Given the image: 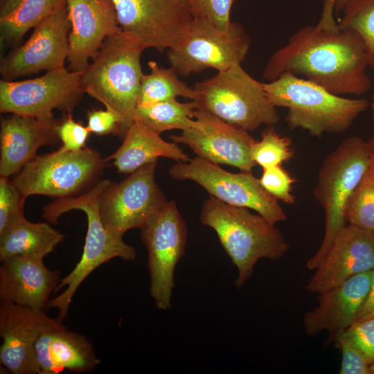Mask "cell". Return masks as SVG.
Listing matches in <instances>:
<instances>
[{
    "label": "cell",
    "mask_w": 374,
    "mask_h": 374,
    "mask_svg": "<svg viewBox=\"0 0 374 374\" xmlns=\"http://www.w3.org/2000/svg\"><path fill=\"white\" fill-rule=\"evenodd\" d=\"M335 0H324L319 21L296 31L274 52L262 76L272 81L284 73L303 75L337 95H362L371 87L364 44L335 19Z\"/></svg>",
    "instance_id": "6da1fadb"
},
{
    "label": "cell",
    "mask_w": 374,
    "mask_h": 374,
    "mask_svg": "<svg viewBox=\"0 0 374 374\" xmlns=\"http://www.w3.org/2000/svg\"><path fill=\"white\" fill-rule=\"evenodd\" d=\"M199 220L216 233L224 251L238 270L239 289L252 276L260 258L276 260L288 251L281 231L249 208L228 204L210 196L202 204Z\"/></svg>",
    "instance_id": "7a4b0ae2"
},
{
    "label": "cell",
    "mask_w": 374,
    "mask_h": 374,
    "mask_svg": "<svg viewBox=\"0 0 374 374\" xmlns=\"http://www.w3.org/2000/svg\"><path fill=\"white\" fill-rule=\"evenodd\" d=\"M270 102L287 108L285 121L292 130L303 129L314 137L341 134L369 107L364 98H348L290 73L264 83Z\"/></svg>",
    "instance_id": "3957f363"
},
{
    "label": "cell",
    "mask_w": 374,
    "mask_h": 374,
    "mask_svg": "<svg viewBox=\"0 0 374 374\" xmlns=\"http://www.w3.org/2000/svg\"><path fill=\"white\" fill-rule=\"evenodd\" d=\"M143 48L122 33L107 37L82 72L84 93L118 114L125 134L134 121L143 72Z\"/></svg>",
    "instance_id": "277c9868"
},
{
    "label": "cell",
    "mask_w": 374,
    "mask_h": 374,
    "mask_svg": "<svg viewBox=\"0 0 374 374\" xmlns=\"http://www.w3.org/2000/svg\"><path fill=\"white\" fill-rule=\"evenodd\" d=\"M371 157L367 142L353 136L342 141L324 159L313 194L325 212V232L320 247L307 261L309 269L317 268L336 235L346 226L348 200Z\"/></svg>",
    "instance_id": "5b68a950"
},
{
    "label": "cell",
    "mask_w": 374,
    "mask_h": 374,
    "mask_svg": "<svg viewBox=\"0 0 374 374\" xmlns=\"http://www.w3.org/2000/svg\"><path fill=\"white\" fill-rule=\"evenodd\" d=\"M196 109L209 112L247 132L280 119L276 107L269 100L264 83L252 78L241 64L217 72L197 82Z\"/></svg>",
    "instance_id": "8992f818"
},
{
    "label": "cell",
    "mask_w": 374,
    "mask_h": 374,
    "mask_svg": "<svg viewBox=\"0 0 374 374\" xmlns=\"http://www.w3.org/2000/svg\"><path fill=\"white\" fill-rule=\"evenodd\" d=\"M95 150L37 155L13 177L12 181L21 194L42 195L55 199L79 195L94 186L105 166V161Z\"/></svg>",
    "instance_id": "52a82bcc"
},
{
    "label": "cell",
    "mask_w": 374,
    "mask_h": 374,
    "mask_svg": "<svg viewBox=\"0 0 374 374\" xmlns=\"http://www.w3.org/2000/svg\"><path fill=\"white\" fill-rule=\"evenodd\" d=\"M250 44L241 24L232 22L223 31L204 19L194 18L183 40L168 49L167 58L170 66L182 77L209 68L220 72L241 64Z\"/></svg>",
    "instance_id": "ba28073f"
},
{
    "label": "cell",
    "mask_w": 374,
    "mask_h": 374,
    "mask_svg": "<svg viewBox=\"0 0 374 374\" xmlns=\"http://www.w3.org/2000/svg\"><path fill=\"white\" fill-rule=\"evenodd\" d=\"M124 36L144 50L177 45L194 17L189 0H112Z\"/></svg>",
    "instance_id": "9c48e42d"
},
{
    "label": "cell",
    "mask_w": 374,
    "mask_h": 374,
    "mask_svg": "<svg viewBox=\"0 0 374 374\" xmlns=\"http://www.w3.org/2000/svg\"><path fill=\"white\" fill-rule=\"evenodd\" d=\"M168 172L173 179L191 180L210 196L232 206L252 209L274 224L287 218L278 201L264 189L251 172H229L198 157L173 164Z\"/></svg>",
    "instance_id": "30bf717a"
},
{
    "label": "cell",
    "mask_w": 374,
    "mask_h": 374,
    "mask_svg": "<svg viewBox=\"0 0 374 374\" xmlns=\"http://www.w3.org/2000/svg\"><path fill=\"white\" fill-rule=\"evenodd\" d=\"M157 162L141 166L119 182L110 181L102 192L100 216L112 233L123 237L130 229L141 230L168 203L155 181Z\"/></svg>",
    "instance_id": "8fae6325"
},
{
    "label": "cell",
    "mask_w": 374,
    "mask_h": 374,
    "mask_svg": "<svg viewBox=\"0 0 374 374\" xmlns=\"http://www.w3.org/2000/svg\"><path fill=\"white\" fill-rule=\"evenodd\" d=\"M82 72L65 67L33 79L0 80V112L40 120H53V111L71 113L84 93Z\"/></svg>",
    "instance_id": "7c38bea8"
},
{
    "label": "cell",
    "mask_w": 374,
    "mask_h": 374,
    "mask_svg": "<svg viewBox=\"0 0 374 374\" xmlns=\"http://www.w3.org/2000/svg\"><path fill=\"white\" fill-rule=\"evenodd\" d=\"M187 235L186 224L173 200L141 229L148 251L150 292L158 310L171 308L174 273L184 254Z\"/></svg>",
    "instance_id": "4fadbf2b"
},
{
    "label": "cell",
    "mask_w": 374,
    "mask_h": 374,
    "mask_svg": "<svg viewBox=\"0 0 374 374\" xmlns=\"http://www.w3.org/2000/svg\"><path fill=\"white\" fill-rule=\"evenodd\" d=\"M75 208L83 211L87 219V231L82 254L73 269L61 278L56 289H66L51 299L46 309L57 308V320L62 323L67 316L72 298L84 279L102 264L115 258L130 261L135 260L136 252L125 243L122 236L116 235L103 225L99 212V195L89 193L79 197Z\"/></svg>",
    "instance_id": "5bb4252c"
},
{
    "label": "cell",
    "mask_w": 374,
    "mask_h": 374,
    "mask_svg": "<svg viewBox=\"0 0 374 374\" xmlns=\"http://www.w3.org/2000/svg\"><path fill=\"white\" fill-rule=\"evenodd\" d=\"M70 30L66 6L39 23L22 45L13 48L1 58L2 79L14 80L42 71L64 67L69 54Z\"/></svg>",
    "instance_id": "9a60e30c"
},
{
    "label": "cell",
    "mask_w": 374,
    "mask_h": 374,
    "mask_svg": "<svg viewBox=\"0 0 374 374\" xmlns=\"http://www.w3.org/2000/svg\"><path fill=\"white\" fill-rule=\"evenodd\" d=\"M195 123L180 134L170 135L177 143L187 145L197 157L216 164H224L251 172L256 166L251 151L256 141L248 132L216 116L196 109Z\"/></svg>",
    "instance_id": "2e32d148"
},
{
    "label": "cell",
    "mask_w": 374,
    "mask_h": 374,
    "mask_svg": "<svg viewBox=\"0 0 374 374\" xmlns=\"http://www.w3.org/2000/svg\"><path fill=\"white\" fill-rule=\"evenodd\" d=\"M61 323L44 310L0 301L1 365L13 374H40L35 342L42 332Z\"/></svg>",
    "instance_id": "e0dca14e"
},
{
    "label": "cell",
    "mask_w": 374,
    "mask_h": 374,
    "mask_svg": "<svg viewBox=\"0 0 374 374\" xmlns=\"http://www.w3.org/2000/svg\"><path fill=\"white\" fill-rule=\"evenodd\" d=\"M374 269V232L350 224L336 235L305 289L321 293Z\"/></svg>",
    "instance_id": "ac0fdd59"
},
{
    "label": "cell",
    "mask_w": 374,
    "mask_h": 374,
    "mask_svg": "<svg viewBox=\"0 0 374 374\" xmlns=\"http://www.w3.org/2000/svg\"><path fill=\"white\" fill-rule=\"evenodd\" d=\"M71 30L69 70L83 71L104 40L121 33L112 0H66Z\"/></svg>",
    "instance_id": "d6986e66"
},
{
    "label": "cell",
    "mask_w": 374,
    "mask_h": 374,
    "mask_svg": "<svg viewBox=\"0 0 374 374\" xmlns=\"http://www.w3.org/2000/svg\"><path fill=\"white\" fill-rule=\"evenodd\" d=\"M372 270L356 274L341 285L319 293L318 304L303 315V323L308 336L327 330L336 335L355 323L369 292Z\"/></svg>",
    "instance_id": "ffe728a7"
},
{
    "label": "cell",
    "mask_w": 374,
    "mask_h": 374,
    "mask_svg": "<svg viewBox=\"0 0 374 374\" xmlns=\"http://www.w3.org/2000/svg\"><path fill=\"white\" fill-rule=\"evenodd\" d=\"M0 301L44 310L60 282V271L48 269L43 258L13 256L1 260Z\"/></svg>",
    "instance_id": "44dd1931"
},
{
    "label": "cell",
    "mask_w": 374,
    "mask_h": 374,
    "mask_svg": "<svg viewBox=\"0 0 374 374\" xmlns=\"http://www.w3.org/2000/svg\"><path fill=\"white\" fill-rule=\"evenodd\" d=\"M58 122L15 114L1 118L0 177H9L37 156L44 145H55Z\"/></svg>",
    "instance_id": "7402d4cb"
},
{
    "label": "cell",
    "mask_w": 374,
    "mask_h": 374,
    "mask_svg": "<svg viewBox=\"0 0 374 374\" xmlns=\"http://www.w3.org/2000/svg\"><path fill=\"white\" fill-rule=\"evenodd\" d=\"M35 349L40 374H58L65 370L87 373L101 362L86 337L69 330L62 323L42 332Z\"/></svg>",
    "instance_id": "603a6c76"
},
{
    "label": "cell",
    "mask_w": 374,
    "mask_h": 374,
    "mask_svg": "<svg viewBox=\"0 0 374 374\" xmlns=\"http://www.w3.org/2000/svg\"><path fill=\"white\" fill-rule=\"evenodd\" d=\"M161 157L177 162L190 160L177 143L166 141L159 134L134 121L121 145L106 160H112L118 172L130 174Z\"/></svg>",
    "instance_id": "cb8c5ba5"
},
{
    "label": "cell",
    "mask_w": 374,
    "mask_h": 374,
    "mask_svg": "<svg viewBox=\"0 0 374 374\" xmlns=\"http://www.w3.org/2000/svg\"><path fill=\"white\" fill-rule=\"evenodd\" d=\"M63 238L48 223L31 222L24 216L0 235V260L13 256L44 258Z\"/></svg>",
    "instance_id": "d4e9b609"
},
{
    "label": "cell",
    "mask_w": 374,
    "mask_h": 374,
    "mask_svg": "<svg viewBox=\"0 0 374 374\" xmlns=\"http://www.w3.org/2000/svg\"><path fill=\"white\" fill-rule=\"evenodd\" d=\"M66 6V0H20L9 12L0 16L1 45L17 47L30 29Z\"/></svg>",
    "instance_id": "484cf974"
},
{
    "label": "cell",
    "mask_w": 374,
    "mask_h": 374,
    "mask_svg": "<svg viewBox=\"0 0 374 374\" xmlns=\"http://www.w3.org/2000/svg\"><path fill=\"white\" fill-rule=\"evenodd\" d=\"M196 109L195 100L181 103L172 99L148 105H138L134 121L159 134L172 130L185 131L194 125Z\"/></svg>",
    "instance_id": "4316f807"
},
{
    "label": "cell",
    "mask_w": 374,
    "mask_h": 374,
    "mask_svg": "<svg viewBox=\"0 0 374 374\" xmlns=\"http://www.w3.org/2000/svg\"><path fill=\"white\" fill-rule=\"evenodd\" d=\"M150 73L143 74L138 105H148L181 96L194 100L197 97L195 88L190 87L179 78V75L170 66H159L154 61L148 62Z\"/></svg>",
    "instance_id": "83f0119b"
},
{
    "label": "cell",
    "mask_w": 374,
    "mask_h": 374,
    "mask_svg": "<svg viewBox=\"0 0 374 374\" xmlns=\"http://www.w3.org/2000/svg\"><path fill=\"white\" fill-rule=\"evenodd\" d=\"M346 220L350 224L374 232V155L350 196Z\"/></svg>",
    "instance_id": "f1b7e54d"
},
{
    "label": "cell",
    "mask_w": 374,
    "mask_h": 374,
    "mask_svg": "<svg viewBox=\"0 0 374 374\" xmlns=\"http://www.w3.org/2000/svg\"><path fill=\"white\" fill-rule=\"evenodd\" d=\"M341 12L340 27L358 35L364 44L368 66L374 69V0H349Z\"/></svg>",
    "instance_id": "f546056e"
},
{
    "label": "cell",
    "mask_w": 374,
    "mask_h": 374,
    "mask_svg": "<svg viewBox=\"0 0 374 374\" xmlns=\"http://www.w3.org/2000/svg\"><path fill=\"white\" fill-rule=\"evenodd\" d=\"M292 141L280 135L274 127L268 125L261 134V139L253 145L251 156L256 164L262 169L282 166L294 157Z\"/></svg>",
    "instance_id": "4dcf8cb0"
},
{
    "label": "cell",
    "mask_w": 374,
    "mask_h": 374,
    "mask_svg": "<svg viewBox=\"0 0 374 374\" xmlns=\"http://www.w3.org/2000/svg\"><path fill=\"white\" fill-rule=\"evenodd\" d=\"M26 199L8 177H0V235L25 216Z\"/></svg>",
    "instance_id": "1f68e13d"
},
{
    "label": "cell",
    "mask_w": 374,
    "mask_h": 374,
    "mask_svg": "<svg viewBox=\"0 0 374 374\" xmlns=\"http://www.w3.org/2000/svg\"><path fill=\"white\" fill-rule=\"evenodd\" d=\"M235 0H189L194 18L204 19L221 30L229 28L230 12Z\"/></svg>",
    "instance_id": "d6a6232c"
},
{
    "label": "cell",
    "mask_w": 374,
    "mask_h": 374,
    "mask_svg": "<svg viewBox=\"0 0 374 374\" xmlns=\"http://www.w3.org/2000/svg\"><path fill=\"white\" fill-rule=\"evenodd\" d=\"M258 179L264 189L275 199L287 204H294L295 197L292 193V187L295 179L282 166L264 168Z\"/></svg>",
    "instance_id": "836d02e7"
},
{
    "label": "cell",
    "mask_w": 374,
    "mask_h": 374,
    "mask_svg": "<svg viewBox=\"0 0 374 374\" xmlns=\"http://www.w3.org/2000/svg\"><path fill=\"white\" fill-rule=\"evenodd\" d=\"M56 132L62 143V146L59 148L62 152L77 151L85 148L91 133L87 126L74 121L71 113L63 121L58 122Z\"/></svg>",
    "instance_id": "e575fe53"
},
{
    "label": "cell",
    "mask_w": 374,
    "mask_h": 374,
    "mask_svg": "<svg viewBox=\"0 0 374 374\" xmlns=\"http://www.w3.org/2000/svg\"><path fill=\"white\" fill-rule=\"evenodd\" d=\"M334 338L341 352L340 374H371L370 364L343 332Z\"/></svg>",
    "instance_id": "d590c367"
},
{
    "label": "cell",
    "mask_w": 374,
    "mask_h": 374,
    "mask_svg": "<svg viewBox=\"0 0 374 374\" xmlns=\"http://www.w3.org/2000/svg\"><path fill=\"white\" fill-rule=\"evenodd\" d=\"M343 333L369 364L374 362V317L355 322Z\"/></svg>",
    "instance_id": "8d00e7d4"
},
{
    "label": "cell",
    "mask_w": 374,
    "mask_h": 374,
    "mask_svg": "<svg viewBox=\"0 0 374 374\" xmlns=\"http://www.w3.org/2000/svg\"><path fill=\"white\" fill-rule=\"evenodd\" d=\"M87 125L89 132L98 135L114 134L124 137L125 131L121 117L114 112L105 109L88 112Z\"/></svg>",
    "instance_id": "74e56055"
},
{
    "label": "cell",
    "mask_w": 374,
    "mask_h": 374,
    "mask_svg": "<svg viewBox=\"0 0 374 374\" xmlns=\"http://www.w3.org/2000/svg\"><path fill=\"white\" fill-rule=\"evenodd\" d=\"M372 317H374V269L372 270V277L369 292L357 321L368 319Z\"/></svg>",
    "instance_id": "f35d334b"
},
{
    "label": "cell",
    "mask_w": 374,
    "mask_h": 374,
    "mask_svg": "<svg viewBox=\"0 0 374 374\" xmlns=\"http://www.w3.org/2000/svg\"><path fill=\"white\" fill-rule=\"evenodd\" d=\"M20 0H0V16L4 15L12 10Z\"/></svg>",
    "instance_id": "ab89813d"
},
{
    "label": "cell",
    "mask_w": 374,
    "mask_h": 374,
    "mask_svg": "<svg viewBox=\"0 0 374 374\" xmlns=\"http://www.w3.org/2000/svg\"><path fill=\"white\" fill-rule=\"evenodd\" d=\"M349 0H335V12L340 13L343 7Z\"/></svg>",
    "instance_id": "60d3db41"
},
{
    "label": "cell",
    "mask_w": 374,
    "mask_h": 374,
    "mask_svg": "<svg viewBox=\"0 0 374 374\" xmlns=\"http://www.w3.org/2000/svg\"><path fill=\"white\" fill-rule=\"evenodd\" d=\"M366 142L371 154L374 155V133Z\"/></svg>",
    "instance_id": "b9f144b4"
},
{
    "label": "cell",
    "mask_w": 374,
    "mask_h": 374,
    "mask_svg": "<svg viewBox=\"0 0 374 374\" xmlns=\"http://www.w3.org/2000/svg\"><path fill=\"white\" fill-rule=\"evenodd\" d=\"M370 105H371V112H372V117H373V119L374 120V94L373 96L372 102L370 104Z\"/></svg>",
    "instance_id": "7bdbcfd3"
},
{
    "label": "cell",
    "mask_w": 374,
    "mask_h": 374,
    "mask_svg": "<svg viewBox=\"0 0 374 374\" xmlns=\"http://www.w3.org/2000/svg\"><path fill=\"white\" fill-rule=\"evenodd\" d=\"M371 374H374V362L370 364Z\"/></svg>",
    "instance_id": "ee69618b"
}]
</instances>
